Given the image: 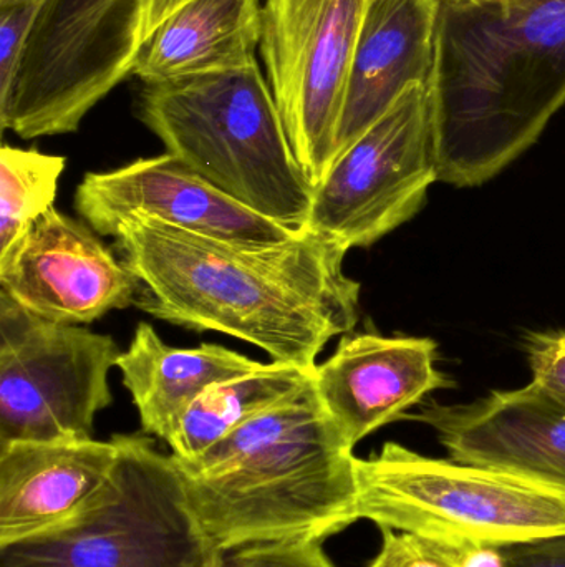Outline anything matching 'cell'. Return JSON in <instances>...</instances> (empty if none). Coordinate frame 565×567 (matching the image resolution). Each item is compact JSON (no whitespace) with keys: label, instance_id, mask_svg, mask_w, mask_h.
I'll return each mask as SVG.
<instances>
[{"label":"cell","instance_id":"obj_18","mask_svg":"<svg viewBox=\"0 0 565 567\" xmlns=\"http://www.w3.org/2000/svg\"><path fill=\"white\" fill-rule=\"evenodd\" d=\"M261 0H189L139 50L132 75L143 83L258 63Z\"/></svg>","mask_w":565,"mask_h":567},{"label":"cell","instance_id":"obj_12","mask_svg":"<svg viewBox=\"0 0 565 567\" xmlns=\"http://www.w3.org/2000/svg\"><path fill=\"white\" fill-rule=\"evenodd\" d=\"M0 292L56 323H92L135 306L138 279L86 223L56 208L0 256Z\"/></svg>","mask_w":565,"mask_h":567},{"label":"cell","instance_id":"obj_24","mask_svg":"<svg viewBox=\"0 0 565 567\" xmlns=\"http://www.w3.org/2000/svg\"><path fill=\"white\" fill-rule=\"evenodd\" d=\"M526 352L533 382L565 402V332L533 333Z\"/></svg>","mask_w":565,"mask_h":567},{"label":"cell","instance_id":"obj_13","mask_svg":"<svg viewBox=\"0 0 565 567\" xmlns=\"http://www.w3.org/2000/svg\"><path fill=\"white\" fill-rule=\"evenodd\" d=\"M407 419L433 429L454 462L565 493V402L534 382L460 405L431 402Z\"/></svg>","mask_w":565,"mask_h":567},{"label":"cell","instance_id":"obj_5","mask_svg":"<svg viewBox=\"0 0 565 567\" xmlns=\"http://www.w3.org/2000/svg\"><path fill=\"white\" fill-rule=\"evenodd\" d=\"M118 455L95 498L62 525L0 546V567H215L218 546L189 505L172 455L115 435Z\"/></svg>","mask_w":565,"mask_h":567},{"label":"cell","instance_id":"obj_14","mask_svg":"<svg viewBox=\"0 0 565 567\" xmlns=\"http://www.w3.org/2000/svg\"><path fill=\"white\" fill-rule=\"evenodd\" d=\"M437 360V343L427 337L345 333L332 357L315 367V392L355 449L365 436L405 419L428 393L453 386Z\"/></svg>","mask_w":565,"mask_h":567},{"label":"cell","instance_id":"obj_15","mask_svg":"<svg viewBox=\"0 0 565 567\" xmlns=\"http://www.w3.org/2000/svg\"><path fill=\"white\" fill-rule=\"evenodd\" d=\"M440 9L441 0H367L345 89L334 159L408 89L430 86Z\"/></svg>","mask_w":565,"mask_h":567},{"label":"cell","instance_id":"obj_20","mask_svg":"<svg viewBox=\"0 0 565 567\" xmlns=\"http://www.w3.org/2000/svg\"><path fill=\"white\" fill-rule=\"evenodd\" d=\"M63 156L3 145L0 150V256L9 252L30 226L55 208Z\"/></svg>","mask_w":565,"mask_h":567},{"label":"cell","instance_id":"obj_25","mask_svg":"<svg viewBox=\"0 0 565 567\" xmlns=\"http://www.w3.org/2000/svg\"><path fill=\"white\" fill-rule=\"evenodd\" d=\"M503 567H565V536L501 548Z\"/></svg>","mask_w":565,"mask_h":567},{"label":"cell","instance_id":"obj_16","mask_svg":"<svg viewBox=\"0 0 565 567\" xmlns=\"http://www.w3.org/2000/svg\"><path fill=\"white\" fill-rule=\"evenodd\" d=\"M116 455L113 439L0 445V546L49 532L82 512L105 485Z\"/></svg>","mask_w":565,"mask_h":567},{"label":"cell","instance_id":"obj_11","mask_svg":"<svg viewBox=\"0 0 565 567\" xmlns=\"http://www.w3.org/2000/svg\"><path fill=\"white\" fill-rule=\"evenodd\" d=\"M75 209L96 235L109 238L129 218L238 245H281L301 235L252 212L169 153L86 173L76 186Z\"/></svg>","mask_w":565,"mask_h":567},{"label":"cell","instance_id":"obj_19","mask_svg":"<svg viewBox=\"0 0 565 567\" xmlns=\"http://www.w3.org/2000/svg\"><path fill=\"white\" fill-rule=\"evenodd\" d=\"M314 372L315 367L271 362L215 383L176 422L166 439L171 455L198 458L249 420L307 389L314 382Z\"/></svg>","mask_w":565,"mask_h":567},{"label":"cell","instance_id":"obj_10","mask_svg":"<svg viewBox=\"0 0 565 567\" xmlns=\"http://www.w3.org/2000/svg\"><path fill=\"white\" fill-rule=\"evenodd\" d=\"M367 0H265L261 50L295 159L312 188L331 168Z\"/></svg>","mask_w":565,"mask_h":567},{"label":"cell","instance_id":"obj_7","mask_svg":"<svg viewBox=\"0 0 565 567\" xmlns=\"http://www.w3.org/2000/svg\"><path fill=\"white\" fill-rule=\"evenodd\" d=\"M189 0H46L9 90L0 126L22 140L69 135L132 75L139 50Z\"/></svg>","mask_w":565,"mask_h":567},{"label":"cell","instance_id":"obj_17","mask_svg":"<svg viewBox=\"0 0 565 567\" xmlns=\"http://www.w3.org/2000/svg\"><path fill=\"white\" fill-rule=\"evenodd\" d=\"M262 365L219 343L189 349L168 346L146 322L136 326L128 349L116 360L143 432L165 442L179 416L206 389Z\"/></svg>","mask_w":565,"mask_h":567},{"label":"cell","instance_id":"obj_9","mask_svg":"<svg viewBox=\"0 0 565 567\" xmlns=\"http://www.w3.org/2000/svg\"><path fill=\"white\" fill-rule=\"evenodd\" d=\"M440 182L430 89L415 85L314 186L304 231L350 251L410 221Z\"/></svg>","mask_w":565,"mask_h":567},{"label":"cell","instance_id":"obj_8","mask_svg":"<svg viewBox=\"0 0 565 567\" xmlns=\"http://www.w3.org/2000/svg\"><path fill=\"white\" fill-rule=\"evenodd\" d=\"M119 353L112 336L40 319L0 292V445L93 439Z\"/></svg>","mask_w":565,"mask_h":567},{"label":"cell","instance_id":"obj_21","mask_svg":"<svg viewBox=\"0 0 565 567\" xmlns=\"http://www.w3.org/2000/svg\"><path fill=\"white\" fill-rule=\"evenodd\" d=\"M381 529V549L368 567H503L500 549L478 548L414 532Z\"/></svg>","mask_w":565,"mask_h":567},{"label":"cell","instance_id":"obj_2","mask_svg":"<svg viewBox=\"0 0 565 567\" xmlns=\"http://www.w3.org/2000/svg\"><path fill=\"white\" fill-rule=\"evenodd\" d=\"M440 182H490L565 103V0H441L430 80Z\"/></svg>","mask_w":565,"mask_h":567},{"label":"cell","instance_id":"obj_22","mask_svg":"<svg viewBox=\"0 0 565 567\" xmlns=\"http://www.w3.org/2000/svg\"><path fill=\"white\" fill-rule=\"evenodd\" d=\"M215 567H335L324 539L287 538L229 546L218 551Z\"/></svg>","mask_w":565,"mask_h":567},{"label":"cell","instance_id":"obj_3","mask_svg":"<svg viewBox=\"0 0 565 567\" xmlns=\"http://www.w3.org/2000/svg\"><path fill=\"white\" fill-rule=\"evenodd\" d=\"M176 465L189 505L219 549L327 539L357 522V456L315 392L297 395Z\"/></svg>","mask_w":565,"mask_h":567},{"label":"cell","instance_id":"obj_1","mask_svg":"<svg viewBox=\"0 0 565 567\" xmlns=\"http://www.w3.org/2000/svg\"><path fill=\"white\" fill-rule=\"evenodd\" d=\"M113 251L139 282L135 307L196 332L264 350L272 362L317 367L334 337L358 322L360 284L337 243L304 231L281 245H238L129 218Z\"/></svg>","mask_w":565,"mask_h":567},{"label":"cell","instance_id":"obj_4","mask_svg":"<svg viewBox=\"0 0 565 567\" xmlns=\"http://www.w3.org/2000/svg\"><path fill=\"white\" fill-rule=\"evenodd\" d=\"M138 116L206 182L285 228L304 229L314 188L258 63L145 83Z\"/></svg>","mask_w":565,"mask_h":567},{"label":"cell","instance_id":"obj_23","mask_svg":"<svg viewBox=\"0 0 565 567\" xmlns=\"http://www.w3.org/2000/svg\"><path fill=\"white\" fill-rule=\"evenodd\" d=\"M46 0H0V95L9 90Z\"/></svg>","mask_w":565,"mask_h":567},{"label":"cell","instance_id":"obj_6","mask_svg":"<svg viewBox=\"0 0 565 567\" xmlns=\"http://www.w3.org/2000/svg\"><path fill=\"white\" fill-rule=\"evenodd\" d=\"M357 522L478 548L565 536V493L388 442L357 458Z\"/></svg>","mask_w":565,"mask_h":567}]
</instances>
